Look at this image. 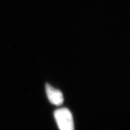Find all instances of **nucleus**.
<instances>
[{
  "instance_id": "obj_1",
  "label": "nucleus",
  "mask_w": 130,
  "mask_h": 130,
  "mask_svg": "<svg viewBox=\"0 0 130 130\" xmlns=\"http://www.w3.org/2000/svg\"><path fill=\"white\" fill-rule=\"evenodd\" d=\"M54 115L60 130H74L73 116L69 109L59 108L54 111Z\"/></svg>"
},
{
  "instance_id": "obj_2",
  "label": "nucleus",
  "mask_w": 130,
  "mask_h": 130,
  "mask_svg": "<svg viewBox=\"0 0 130 130\" xmlns=\"http://www.w3.org/2000/svg\"><path fill=\"white\" fill-rule=\"evenodd\" d=\"M46 93L49 101L54 105L57 106L61 105L63 103V95L60 90L54 88L50 84L46 83L45 85Z\"/></svg>"
}]
</instances>
